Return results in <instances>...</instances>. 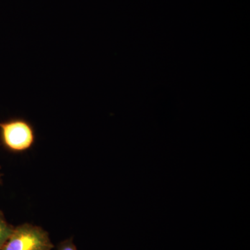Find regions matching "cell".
I'll use <instances>...</instances> for the list:
<instances>
[{
	"instance_id": "6da1fadb",
	"label": "cell",
	"mask_w": 250,
	"mask_h": 250,
	"mask_svg": "<svg viewBox=\"0 0 250 250\" xmlns=\"http://www.w3.org/2000/svg\"><path fill=\"white\" fill-rule=\"evenodd\" d=\"M0 139L10 152L24 153L35 144V129L30 122L24 118H12L0 123Z\"/></svg>"
},
{
	"instance_id": "277c9868",
	"label": "cell",
	"mask_w": 250,
	"mask_h": 250,
	"mask_svg": "<svg viewBox=\"0 0 250 250\" xmlns=\"http://www.w3.org/2000/svg\"><path fill=\"white\" fill-rule=\"evenodd\" d=\"M57 250H77V249L75 245L74 244L72 238H69L61 242L57 246Z\"/></svg>"
},
{
	"instance_id": "3957f363",
	"label": "cell",
	"mask_w": 250,
	"mask_h": 250,
	"mask_svg": "<svg viewBox=\"0 0 250 250\" xmlns=\"http://www.w3.org/2000/svg\"><path fill=\"white\" fill-rule=\"evenodd\" d=\"M14 228L5 220L4 215L0 211V250L14 231Z\"/></svg>"
},
{
	"instance_id": "5b68a950",
	"label": "cell",
	"mask_w": 250,
	"mask_h": 250,
	"mask_svg": "<svg viewBox=\"0 0 250 250\" xmlns=\"http://www.w3.org/2000/svg\"><path fill=\"white\" fill-rule=\"evenodd\" d=\"M1 174H0V183H1Z\"/></svg>"
},
{
	"instance_id": "7a4b0ae2",
	"label": "cell",
	"mask_w": 250,
	"mask_h": 250,
	"mask_svg": "<svg viewBox=\"0 0 250 250\" xmlns=\"http://www.w3.org/2000/svg\"><path fill=\"white\" fill-rule=\"evenodd\" d=\"M53 248L47 231L40 227L24 223L14 228L1 250H51Z\"/></svg>"
}]
</instances>
